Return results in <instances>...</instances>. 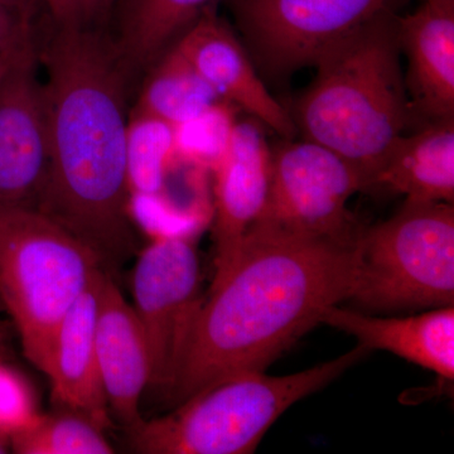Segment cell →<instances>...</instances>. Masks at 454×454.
<instances>
[{
    "instance_id": "obj_14",
    "label": "cell",
    "mask_w": 454,
    "mask_h": 454,
    "mask_svg": "<svg viewBox=\"0 0 454 454\" xmlns=\"http://www.w3.org/2000/svg\"><path fill=\"white\" fill-rule=\"evenodd\" d=\"M396 31L408 59L404 82L414 118H454V11L420 3L397 17Z\"/></svg>"
},
{
    "instance_id": "obj_22",
    "label": "cell",
    "mask_w": 454,
    "mask_h": 454,
    "mask_svg": "<svg viewBox=\"0 0 454 454\" xmlns=\"http://www.w3.org/2000/svg\"><path fill=\"white\" fill-rule=\"evenodd\" d=\"M236 106L220 101L205 113L175 127L179 160L203 169H214L225 154L236 124Z\"/></svg>"
},
{
    "instance_id": "obj_4",
    "label": "cell",
    "mask_w": 454,
    "mask_h": 454,
    "mask_svg": "<svg viewBox=\"0 0 454 454\" xmlns=\"http://www.w3.org/2000/svg\"><path fill=\"white\" fill-rule=\"evenodd\" d=\"M367 352L352 351L286 376L245 372L206 387L172 413L129 429L131 450L145 454H250L294 403L330 384Z\"/></svg>"
},
{
    "instance_id": "obj_15",
    "label": "cell",
    "mask_w": 454,
    "mask_h": 454,
    "mask_svg": "<svg viewBox=\"0 0 454 454\" xmlns=\"http://www.w3.org/2000/svg\"><path fill=\"white\" fill-rule=\"evenodd\" d=\"M103 270L59 325L47 378L53 403L59 409L82 415L106 430L112 426V414L101 380L95 343L98 279Z\"/></svg>"
},
{
    "instance_id": "obj_16",
    "label": "cell",
    "mask_w": 454,
    "mask_h": 454,
    "mask_svg": "<svg viewBox=\"0 0 454 454\" xmlns=\"http://www.w3.org/2000/svg\"><path fill=\"white\" fill-rule=\"evenodd\" d=\"M321 324L351 334L364 348L382 349L435 375L454 379V307L405 318H379L361 310L330 307Z\"/></svg>"
},
{
    "instance_id": "obj_28",
    "label": "cell",
    "mask_w": 454,
    "mask_h": 454,
    "mask_svg": "<svg viewBox=\"0 0 454 454\" xmlns=\"http://www.w3.org/2000/svg\"><path fill=\"white\" fill-rule=\"evenodd\" d=\"M95 4L100 12V16L103 18L106 14L112 11L113 5L115 4L118 0H94Z\"/></svg>"
},
{
    "instance_id": "obj_21",
    "label": "cell",
    "mask_w": 454,
    "mask_h": 454,
    "mask_svg": "<svg viewBox=\"0 0 454 454\" xmlns=\"http://www.w3.org/2000/svg\"><path fill=\"white\" fill-rule=\"evenodd\" d=\"M18 454H112L104 430L74 411L42 414L28 428L9 439Z\"/></svg>"
},
{
    "instance_id": "obj_3",
    "label": "cell",
    "mask_w": 454,
    "mask_h": 454,
    "mask_svg": "<svg viewBox=\"0 0 454 454\" xmlns=\"http://www.w3.org/2000/svg\"><path fill=\"white\" fill-rule=\"evenodd\" d=\"M391 7L328 50L289 113L303 139L345 158L365 179L414 121Z\"/></svg>"
},
{
    "instance_id": "obj_12",
    "label": "cell",
    "mask_w": 454,
    "mask_h": 454,
    "mask_svg": "<svg viewBox=\"0 0 454 454\" xmlns=\"http://www.w3.org/2000/svg\"><path fill=\"white\" fill-rule=\"evenodd\" d=\"M264 124L253 116L236 121L225 154L214 173L215 276L219 279L267 205L271 146Z\"/></svg>"
},
{
    "instance_id": "obj_24",
    "label": "cell",
    "mask_w": 454,
    "mask_h": 454,
    "mask_svg": "<svg viewBox=\"0 0 454 454\" xmlns=\"http://www.w3.org/2000/svg\"><path fill=\"white\" fill-rule=\"evenodd\" d=\"M33 40V16L9 7L0 0V74Z\"/></svg>"
},
{
    "instance_id": "obj_27",
    "label": "cell",
    "mask_w": 454,
    "mask_h": 454,
    "mask_svg": "<svg viewBox=\"0 0 454 454\" xmlns=\"http://www.w3.org/2000/svg\"><path fill=\"white\" fill-rule=\"evenodd\" d=\"M3 3L8 4L9 7L17 9V11L22 12V13L33 16L35 11V5L37 2L35 0H2Z\"/></svg>"
},
{
    "instance_id": "obj_10",
    "label": "cell",
    "mask_w": 454,
    "mask_h": 454,
    "mask_svg": "<svg viewBox=\"0 0 454 454\" xmlns=\"http://www.w3.org/2000/svg\"><path fill=\"white\" fill-rule=\"evenodd\" d=\"M35 41L0 74V208L37 207L49 167L46 98Z\"/></svg>"
},
{
    "instance_id": "obj_5",
    "label": "cell",
    "mask_w": 454,
    "mask_h": 454,
    "mask_svg": "<svg viewBox=\"0 0 454 454\" xmlns=\"http://www.w3.org/2000/svg\"><path fill=\"white\" fill-rule=\"evenodd\" d=\"M101 270L88 245L37 208H0V301L44 375L59 325Z\"/></svg>"
},
{
    "instance_id": "obj_6",
    "label": "cell",
    "mask_w": 454,
    "mask_h": 454,
    "mask_svg": "<svg viewBox=\"0 0 454 454\" xmlns=\"http://www.w3.org/2000/svg\"><path fill=\"white\" fill-rule=\"evenodd\" d=\"M372 312L454 307V207L405 200L364 230L351 298Z\"/></svg>"
},
{
    "instance_id": "obj_17",
    "label": "cell",
    "mask_w": 454,
    "mask_h": 454,
    "mask_svg": "<svg viewBox=\"0 0 454 454\" xmlns=\"http://www.w3.org/2000/svg\"><path fill=\"white\" fill-rule=\"evenodd\" d=\"M382 190L426 202H454V118L429 122L394 143L370 178Z\"/></svg>"
},
{
    "instance_id": "obj_20",
    "label": "cell",
    "mask_w": 454,
    "mask_h": 454,
    "mask_svg": "<svg viewBox=\"0 0 454 454\" xmlns=\"http://www.w3.org/2000/svg\"><path fill=\"white\" fill-rule=\"evenodd\" d=\"M176 160L177 153L173 125L145 114L136 113L130 116L128 128L130 199L162 196Z\"/></svg>"
},
{
    "instance_id": "obj_8",
    "label": "cell",
    "mask_w": 454,
    "mask_h": 454,
    "mask_svg": "<svg viewBox=\"0 0 454 454\" xmlns=\"http://www.w3.org/2000/svg\"><path fill=\"white\" fill-rule=\"evenodd\" d=\"M264 73L286 77L393 7L395 0H225Z\"/></svg>"
},
{
    "instance_id": "obj_19",
    "label": "cell",
    "mask_w": 454,
    "mask_h": 454,
    "mask_svg": "<svg viewBox=\"0 0 454 454\" xmlns=\"http://www.w3.org/2000/svg\"><path fill=\"white\" fill-rule=\"evenodd\" d=\"M155 62L136 113L178 127L223 101L175 47L170 46Z\"/></svg>"
},
{
    "instance_id": "obj_11",
    "label": "cell",
    "mask_w": 454,
    "mask_h": 454,
    "mask_svg": "<svg viewBox=\"0 0 454 454\" xmlns=\"http://www.w3.org/2000/svg\"><path fill=\"white\" fill-rule=\"evenodd\" d=\"M216 3L208 5L172 47L223 101L282 138H294L297 128L291 114L269 92L247 47L217 13Z\"/></svg>"
},
{
    "instance_id": "obj_18",
    "label": "cell",
    "mask_w": 454,
    "mask_h": 454,
    "mask_svg": "<svg viewBox=\"0 0 454 454\" xmlns=\"http://www.w3.org/2000/svg\"><path fill=\"white\" fill-rule=\"evenodd\" d=\"M217 0H121L114 44L130 70L153 64Z\"/></svg>"
},
{
    "instance_id": "obj_25",
    "label": "cell",
    "mask_w": 454,
    "mask_h": 454,
    "mask_svg": "<svg viewBox=\"0 0 454 454\" xmlns=\"http://www.w3.org/2000/svg\"><path fill=\"white\" fill-rule=\"evenodd\" d=\"M44 5L52 18L53 25L82 28L92 26L101 18L94 0H35Z\"/></svg>"
},
{
    "instance_id": "obj_9",
    "label": "cell",
    "mask_w": 454,
    "mask_h": 454,
    "mask_svg": "<svg viewBox=\"0 0 454 454\" xmlns=\"http://www.w3.org/2000/svg\"><path fill=\"white\" fill-rule=\"evenodd\" d=\"M195 236H154L131 278L133 309L148 343L149 387L169 393L201 298Z\"/></svg>"
},
{
    "instance_id": "obj_7",
    "label": "cell",
    "mask_w": 454,
    "mask_h": 454,
    "mask_svg": "<svg viewBox=\"0 0 454 454\" xmlns=\"http://www.w3.org/2000/svg\"><path fill=\"white\" fill-rule=\"evenodd\" d=\"M360 191L363 173L345 158L310 140L283 138L271 146L268 201L256 223L309 238L357 239L365 229L348 205Z\"/></svg>"
},
{
    "instance_id": "obj_1",
    "label": "cell",
    "mask_w": 454,
    "mask_h": 454,
    "mask_svg": "<svg viewBox=\"0 0 454 454\" xmlns=\"http://www.w3.org/2000/svg\"><path fill=\"white\" fill-rule=\"evenodd\" d=\"M37 59L46 70L49 167L35 208L88 245L114 277L137 247L128 178L129 66L91 26L53 25Z\"/></svg>"
},
{
    "instance_id": "obj_30",
    "label": "cell",
    "mask_w": 454,
    "mask_h": 454,
    "mask_svg": "<svg viewBox=\"0 0 454 454\" xmlns=\"http://www.w3.org/2000/svg\"><path fill=\"white\" fill-rule=\"evenodd\" d=\"M9 450H11V446H9V439L0 435V454L8 453Z\"/></svg>"
},
{
    "instance_id": "obj_2",
    "label": "cell",
    "mask_w": 454,
    "mask_h": 454,
    "mask_svg": "<svg viewBox=\"0 0 454 454\" xmlns=\"http://www.w3.org/2000/svg\"><path fill=\"white\" fill-rule=\"evenodd\" d=\"M364 234V232H363ZM361 238H309L254 225L193 317L168 395L177 404L264 372L354 292Z\"/></svg>"
},
{
    "instance_id": "obj_29",
    "label": "cell",
    "mask_w": 454,
    "mask_h": 454,
    "mask_svg": "<svg viewBox=\"0 0 454 454\" xmlns=\"http://www.w3.org/2000/svg\"><path fill=\"white\" fill-rule=\"evenodd\" d=\"M420 3H427V4L434 5V7L454 11V0H420Z\"/></svg>"
},
{
    "instance_id": "obj_23",
    "label": "cell",
    "mask_w": 454,
    "mask_h": 454,
    "mask_svg": "<svg viewBox=\"0 0 454 454\" xmlns=\"http://www.w3.org/2000/svg\"><path fill=\"white\" fill-rule=\"evenodd\" d=\"M40 415L29 381L7 360H0V435L11 439Z\"/></svg>"
},
{
    "instance_id": "obj_26",
    "label": "cell",
    "mask_w": 454,
    "mask_h": 454,
    "mask_svg": "<svg viewBox=\"0 0 454 454\" xmlns=\"http://www.w3.org/2000/svg\"><path fill=\"white\" fill-rule=\"evenodd\" d=\"M11 325L0 321V360L7 358L9 340H11Z\"/></svg>"
},
{
    "instance_id": "obj_13",
    "label": "cell",
    "mask_w": 454,
    "mask_h": 454,
    "mask_svg": "<svg viewBox=\"0 0 454 454\" xmlns=\"http://www.w3.org/2000/svg\"><path fill=\"white\" fill-rule=\"evenodd\" d=\"M95 343L110 414L134 428L143 420L139 404L151 382V357L133 306L106 270L98 279Z\"/></svg>"
}]
</instances>
